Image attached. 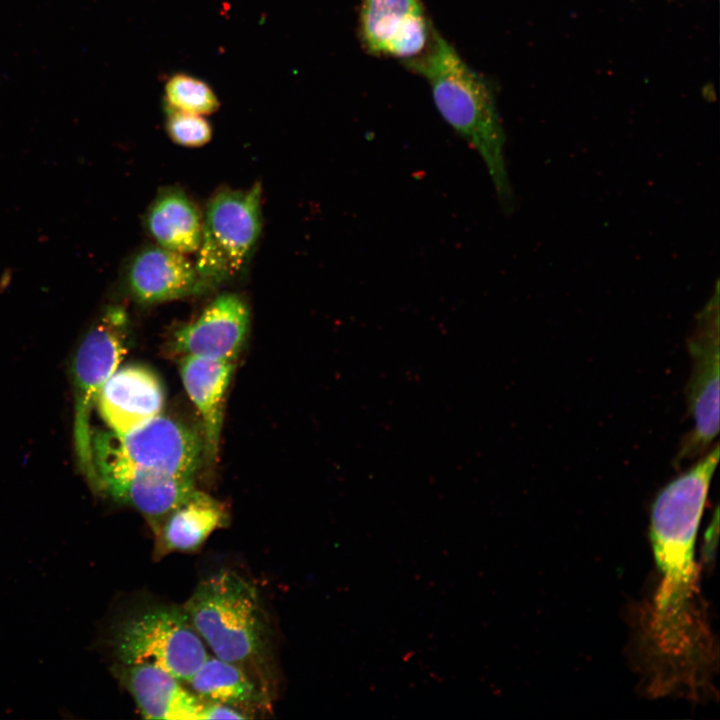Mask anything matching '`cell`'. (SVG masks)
<instances>
[{
	"label": "cell",
	"instance_id": "6da1fadb",
	"mask_svg": "<svg viewBox=\"0 0 720 720\" xmlns=\"http://www.w3.org/2000/svg\"><path fill=\"white\" fill-rule=\"evenodd\" d=\"M719 460L716 442L656 495L650 538L661 581L648 609L644 638L654 690L695 689L711 660L710 639L697 605L695 542Z\"/></svg>",
	"mask_w": 720,
	"mask_h": 720
},
{
	"label": "cell",
	"instance_id": "7a4b0ae2",
	"mask_svg": "<svg viewBox=\"0 0 720 720\" xmlns=\"http://www.w3.org/2000/svg\"><path fill=\"white\" fill-rule=\"evenodd\" d=\"M402 63L426 80L441 117L478 152L501 206L510 211L514 200L504 157L505 135L487 80L437 30L421 55Z\"/></svg>",
	"mask_w": 720,
	"mask_h": 720
},
{
	"label": "cell",
	"instance_id": "3957f363",
	"mask_svg": "<svg viewBox=\"0 0 720 720\" xmlns=\"http://www.w3.org/2000/svg\"><path fill=\"white\" fill-rule=\"evenodd\" d=\"M183 609L214 656L241 667L270 692L271 630L252 583L222 569L197 585Z\"/></svg>",
	"mask_w": 720,
	"mask_h": 720
},
{
	"label": "cell",
	"instance_id": "277c9868",
	"mask_svg": "<svg viewBox=\"0 0 720 720\" xmlns=\"http://www.w3.org/2000/svg\"><path fill=\"white\" fill-rule=\"evenodd\" d=\"M119 664H147L188 682L209 656L183 607L151 605L119 619L111 632Z\"/></svg>",
	"mask_w": 720,
	"mask_h": 720
},
{
	"label": "cell",
	"instance_id": "5b68a950",
	"mask_svg": "<svg viewBox=\"0 0 720 720\" xmlns=\"http://www.w3.org/2000/svg\"><path fill=\"white\" fill-rule=\"evenodd\" d=\"M262 227L261 186L222 190L208 202L194 262L206 289L232 280L242 272Z\"/></svg>",
	"mask_w": 720,
	"mask_h": 720
},
{
	"label": "cell",
	"instance_id": "8992f818",
	"mask_svg": "<svg viewBox=\"0 0 720 720\" xmlns=\"http://www.w3.org/2000/svg\"><path fill=\"white\" fill-rule=\"evenodd\" d=\"M128 339L127 312L120 306L108 307L91 326L74 358L75 445L81 467L90 481L93 475L91 410L100 389L125 357Z\"/></svg>",
	"mask_w": 720,
	"mask_h": 720
},
{
	"label": "cell",
	"instance_id": "52a82bcc",
	"mask_svg": "<svg viewBox=\"0 0 720 720\" xmlns=\"http://www.w3.org/2000/svg\"><path fill=\"white\" fill-rule=\"evenodd\" d=\"M91 483L113 500L140 512L153 533L196 489L187 478L134 465L113 448L108 433L92 434Z\"/></svg>",
	"mask_w": 720,
	"mask_h": 720
},
{
	"label": "cell",
	"instance_id": "ba28073f",
	"mask_svg": "<svg viewBox=\"0 0 720 720\" xmlns=\"http://www.w3.org/2000/svg\"><path fill=\"white\" fill-rule=\"evenodd\" d=\"M687 347L691 372L686 401L693 426L682 438L674 465L698 459L719 432V305L718 291L699 313Z\"/></svg>",
	"mask_w": 720,
	"mask_h": 720
},
{
	"label": "cell",
	"instance_id": "9c48e42d",
	"mask_svg": "<svg viewBox=\"0 0 720 720\" xmlns=\"http://www.w3.org/2000/svg\"><path fill=\"white\" fill-rule=\"evenodd\" d=\"M108 435L126 461L172 475L194 479L206 456L203 435L161 414L128 433Z\"/></svg>",
	"mask_w": 720,
	"mask_h": 720
},
{
	"label": "cell",
	"instance_id": "30bf717a",
	"mask_svg": "<svg viewBox=\"0 0 720 720\" xmlns=\"http://www.w3.org/2000/svg\"><path fill=\"white\" fill-rule=\"evenodd\" d=\"M358 19L368 54L402 62L421 55L436 30L421 0H361Z\"/></svg>",
	"mask_w": 720,
	"mask_h": 720
},
{
	"label": "cell",
	"instance_id": "8fae6325",
	"mask_svg": "<svg viewBox=\"0 0 720 720\" xmlns=\"http://www.w3.org/2000/svg\"><path fill=\"white\" fill-rule=\"evenodd\" d=\"M249 321L245 301L235 293H222L174 333L171 347L182 357L234 362L245 343Z\"/></svg>",
	"mask_w": 720,
	"mask_h": 720
},
{
	"label": "cell",
	"instance_id": "7c38bea8",
	"mask_svg": "<svg viewBox=\"0 0 720 720\" xmlns=\"http://www.w3.org/2000/svg\"><path fill=\"white\" fill-rule=\"evenodd\" d=\"M164 402L158 376L144 366L128 365L110 376L95 403L111 432L121 435L161 414Z\"/></svg>",
	"mask_w": 720,
	"mask_h": 720
},
{
	"label": "cell",
	"instance_id": "4fadbf2b",
	"mask_svg": "<svg viewBox=\"0 0 720 720\" xmlns=\"http://www.w3.org/2000/svg\"><path fill=\"white\" fill-rule=\"evenodd\" d=\"M127 284L141 304L163 303L207 290L186 255L158 245L145 247L132 258Z\"/></svg>",
	"mask_w": 720,
	"mask_h": 720
},
{
	"label": "cell",
	"instance_id": "5bb4252c",
	"mask_svg": "<svg viewBox=\"0 0 720 720\" xmlns=\"http://www.w3.org/2000/svg\"><path fill=\"white\" fill-rule=\"evenodd\" d=\"M116 672L146 719L202 720L205 702L158 667L120 664Z\"/></svg>",
	"mask_w": 720,
	"mask_h": 720
},
{
	"label": "cell",
	"instance_id": "9a60e30c",
	"mask_svg": "<svg viewBox=\"0 0 720 720\" xmlns=\"http://www.w3.org/2000/svg\"><path fill=\"white\" fill-rule=\"evenodd\" d=\"M229 523L225 505L209 494L195 489L173 509L154 532V560L173 552L198 551L208 537Z\"/></svg>",
	"mask_w": 720,
	"mask_h": 720
},
{
	"label": "cell",
	"instance_id": "2e32d148",
	"mask_svg": "<svg viewBox=\"0 0 720 720\" xmlns=\"http://www.w3.org/2000/svg\"><path fill=\"white\" fill-rule=\"evenodd\" d=\"M234 362L194 356H183L180 376L190 400L198 410L205 443V454H217L225 395L232 377Z\"/></svg>",
	"mask_w": 720,
	"mask_h": 720
},
{
	"label": "cell",
	"instance_id": "e0dca14e",
	"mask_svg": "<svg viewBox=\"0 0 720 720\" xmlns=\"http://www.w3.org/2000/svg\"><path fill=\"white\" fill-rule=\"evenodd\" d=\"M187 683L203 702L232 707L248 718L270 704V694L249 673L216 656H208Z\"/></svg>",
	"mask_w": 720,
	"mask_h": 720
},
{
	"label": "cell",
	"instance_id": "ac0fdd59",
	"mask_svg": "<svg viewBox=\"0 0 720 720\" xmlns=\"http://www.w3.org/2000/svg\"><path fill=\"white\" fill-rule=\"evenodd\" d=\"M146 227L157 245L180 253H196L202 218L190 198L177 188L160 192L146 214Z\"/></svg>",
	"mask_w": 720,
	"mask_h": 720
},
{
	"label": "cell",
	"instance_id": "d6986e66",
	"mask_svg": "<svg viewBox=\"0 0 720 720\" xmlns=\"http://www.w3.org/2000/svg\"><path fill=\"white\" fill-rule=\"evenodd\" d=\"M165 98L169 108L202 116L216 112L220 106L216 94L206 82L183 73L169 78L165 85Z\"/></svg>",
	"mask_w": 720,
	"mask_h": 720
},
{
	"label": "cell",
	"instance_id": "ffe728a7",
	"mask_svg": "<svg viewBox=\"0 0 720 720\" xmlns=\"http://www.w3.org/2000/svg\"><path fill=\"white\" fill-rule=\"evenodd\" d=\"M166 130L174 143L184 147H200L212 138V127L204 116L169 107Z\"/></svg>",
	"mask_w": 720,
	"mask_h": 720
},
{
	"label": "cell",
	"instance_id": "44dd1931",
	"mask_svg": "<svg viewBox=\"0 0 720 720\" xmlns=\"http://www.w3.org/2000/svg\"><path fill=\"white\" fill-rule=\"evenodd\" d=\"M248 717L241 711L232 707L205 702L202 720L211 719H247Z\"/></svg>",
	"mask_w": 720,
	"mask_h": 720
}]
</instances>
